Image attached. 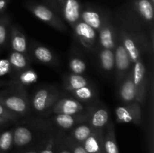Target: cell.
Listing matches in <instances>:
<instances>
[{"mask_svg":"<svg viewBox=\"0 0 154 153\" xmlns=\"http://www.w3.org/2000/svg\"><path fill=\"white\" fill-rule=\"evenodd\" d=\"M99 58L102 68L106 72H111L114 68V52L113 50L102 48L99 52Z\"/></svg>","mask_w":154,"mask_h":153,"instance_id":"23","label":"cell"},{"mask_svg":"<svg viewBox=\"0 0 154 153\" xmlns=\"http://www.w3.org/2000/svg\"><path fill=\"white\" fill-rule=\"evenodd\" d=\"M56 153H72L67 146L65 144L63 137H57L56 143Z\"/></svg>","mask_w":154,"mask_h":153,"instance_id":"35","label":"cell"},{"mask_svg":"<svg viewBox=\"0 0 154 153\" xmlns=\"http://www.w3.org/2000/svg\"><path fill=\"white\" fill-rule=\"evenodd\" d=\"M9 2H10V0H0V14L4 12V10L8 5Z\"/></svg>","mask_w":154,"mask_h":153,"instance_id":"36","label":"cell"},{"mask_svg":"<svg viewBox=\"0 0 154 153\" xmlns=\"http://www.w3.org/2000/svg\"><path fill=\"white\" fill-rule=\"evenodd\" d=\"M89 124L94 130H104L109 122V113L105 108H97L93 110L89 114Z\"/></svg>","mask_w":154,"mask_h":153,"instance_id":"15","label":"cell"},{"mask_svg":"<svg viewBox=\"0 0 154 153\" xmlns=\"http://www.w3.org/2000/svg\"><path fill=\"white\" fill-rule=\"evenodd\" d=\"M33 134L29 128L25 126H18L13 129V146L18 148L24 147L31 143Z\"/></svg>","mask_w":154,"mask_h":153,"instance_id":"19","label":"cell"},{"mask_svg":"<svg viewBox=\"0 0 154 153\" xmlns=\"http://www.w3.org/2000/svg\"><path fill=\"white\" fill-rule=\"evenodd\" d=\"M20 153H38V151L36 149H31V150H28V151L23 152H20Z\"/></svg>","mask_w":154,"mask_h":153,"instance_id":"38","label":"cell"},{"mask_svg":"<svg viewBox=\"0 0 154 153\" xmlns=\"http://www.w3.org/2000/svg\"><path fill=\"white\" fill-rule=\"evenodd\" d=\"M105 14L106 13L100 9L87 5L81 8L80 20L98 32L102 27Z\"/></svg>","mask_w":154,"mask_h":153,"instance_id":"11","label":"cell"},{"mask_svg":"<svg viewBox=\"0 0 154 153\" xmlns=\"http://www.w3.org/2000/svg\"><path fill=\"white\" fill-rule=\"evenodd\" d=\"M119 40L123 45L126 50L127 51L128 54H129L130 59L132 62L135 63V62L138 61L141 58V55H140V50L139 47L138 46V44L134 40L133 38L128 33L126 30L121 29L120 32V38Z\"/></svg>","mask_w":154,"mask_h":153,"instance_id":"13","label":"cell"},{"mask_svg":"<svg viewBox=\"0 0 154 153\" xmlns=\"http://www.w3.org/2000/svg\"><path fill=\"white\" fill-rule=\"evenodd\" d=\"M0 117L7 118V119H9L10 121L14 122L16 121V120L19 118L20 116H18L17 114L10 111L9 110H8L5 106H3L2 104H0Z\"/></svg>","mask_w":154,"mask_h":153,"instance_id":"33","label":"cell"},{"mask_svg":"<svg viewBox=\"0 0 154 153\" xmlns=\"http://www.w3.org/2000/svg\"><path fill=\"white\" fill-rule=\"evenodd\" d=\"M0 104L20 116L26 115L29 111V103L23 89L15 92L1 93Z\"/></svg>","mask_w":154,"mask_h":153,"instance_id":"3","label":"cell"},{"mask_svg":"<svg viewBox=\"0 0 154 153\" xmlns=\"http://www.w3.org/2000/svg\"><path fill=\"white\" fill-rule=\"evenodd\" d=\"M10 26V16L2 15L0 16V46H2L7 40L8 28Z\"/></svg>","mask_w":154,"mask_h":153,"instance_id":"29","label":"cell"},{"mask_svg":"<svg viewBox=\"0 0 154 153\" xmlns=\"http://www.w3.org/2000/svg\"><path fill=\"white\" fill-rule=\"evenodd\" d=\"M26 8L38 20L45 22L50 26L63 32L67 31V26L60 15L46 4L38 2H29L26 4Z\"/></svg>","mask_w":154,"mask_h":153,"instance_id":"1","label":"cell"},{"mask_svg":"<svg viewBox=\"0 0 154 153\" xmlns=\"http://www.w3.org/2000/svg\"><path fill=\"white\" fill-rule=\"evenodd\" d=\"M114 52L116 82L119 85L131 70L132 62L127 51L126 50L120 40L116 41Z\"/></svg>","mask_w":154,"mask_h":153,"instance_id":"5","label":"cell"},{"mask_svg":"<svg viewBox=\"0 0 154 153\" xmlns=\"http://www.w3.org/2000/svg\"><path fill=\"white\" fill-rule=\"evenodd\" d=\"M98 32H99V44L102 48L114 50L116 45L115 28L108 14H105L103 23Z\"/></svg>","mask_w":154,"mask_h":153,"instance_id":"10","label":"cell"},{"mask_svg":"<svg viewBox=\"0 0 154 153\" xmlns=\"http://www.w3.org/2000/svg\"><path fill=\"white\" fill-rule=\"evenodd\" d=\"M69 69L72 74H82L87 69V64L82 58L79 57H74L69 61Z\"/></svg>","mask_w":154,"mask_h":153,"instance_id":"30","label":"cell"},{"mask_svg":"<svg viewBox=\"0 0 154 153\" xmlns=\"http://www.w3.org/2000/svg\"><path fill=\"white\" fill-rule=\"evenodd\" d=\"M150 2H152V3H153H153H154V0H150Z\"/></svg>","mask_w":154,"mask_h":153,"instance_id":"40","label":"cell"},{"mask_svg":"<svg viewBox=\"0 0 154 153\" xmlns=\"http://www.w3.org/2000/svg\"><path fill=\"white\" fill-rule=\"evenodd\" d=\"M132 78L137 90L136 100L143 104L145 100L147 92V78H146V68L144 62L141 58L134 63L132 69Z\"/></svg>","mask_w":154,"mask_h":153,"instance_id":"7","label":"cell"},{"mask_svg":"<svg viewBox=\"0 0 154 153\" xmlns=\"http://www.w3.org/2000/svg\"><path fill=\"white\" fill-rule=\"evenodd\" d=\"M75 37L87 50L94 47L97 38V32L80 20L72 26Z\"/></svg>","mask_w":154,"mask_h":153,"instance_id":"8","label":"cell"},{"mask_svg":"<svg viewBox=\"0 0 154 153\" xmlns=\"http://www.w3.org/2000/svg\"><path fill=\"white\" fill-rule=\"evenodd\" d=\"M133 8L140 17L147 23L153 25L154 11L153 4L150 0H134Z\"/></svg>","mask_w":154,"mask_h":153,"instance_id":"16","label":"cell"},{"mask_svg":"<svg viewBox=\"0 0 154 153\" xmlns=\"http://www.w3.org/2000/svg\"><path fill=\"white\" fill-rule=\"evenodd\" d=\"M103 132L104 130H94L90 136L83 142V147L87 153H104L102 143Z\"/></svg>","mask_w":154,"mask_h":153,"instance_id":"18","label":"cell"},{"mask_svg":"<svg viewBox=\"0 0 154 153\" xmlns=\"http://www.w3.org/2000/svg\"><path fill=\"white\" fill-rule=\"evenodd\" d=\"M11 70L12 68L8 59H5V58L0 59V76H5L8 74L11 73Z\"/></svg>","mask_w":154,"mask_h":153,"instance_id":"34","label":"cell"},{"mask_svg":"<svg viewBox=\"0 0 154 153\" xmlns=\"http://www.w3.org/2000/svg\"><path fill=\"white\" fill-rule=\"evenodd\" d=\"M65 144L67 146L68 148L71 151L72 153H87L85 148L83 147L82 144L77 142L69 136H62Z\"/></svg>","mask_w":154,"mask_h":153,"instance_id":"31","label":"cell"},{"mask_svg":"<svg viewBox=\"0 0 154 153\" xmlns=\"http://www.w3.org/2000/svg\"><path fill=\"white\" fill-rule=\"evenodd\" d=\"M103 132V150L104 153H120L118 145L115 136V129L112 122H108Z\"/></svg>","mask_w":154,"mask_h":153,"instance_id":"17","label":"cell"},{"mask_svg":"<svg viewBox=\"0 0 154 153\" xmlns=\"http://www.w3.org/2000/svg\"><path fill=\"white\" fill-rule=\"evenodd\" d=\"M32 53L36 59L44 64H51L55 61L53 52L48 47L42 45H36L33 47Z\"/></svg>","mask_w":154,"mask_h":153,"instance_id":"25","label":"cell"},{"mask_svg":"<svg viewBox=\"0 0 154 153\" xmlns=\"http://www.w3.org/2000/svg\"><path fill=\"white\" fill-rule=\"evenodd\" d=\"M89 115L78 113L74 115H68V114H57L54 116V120L56 124L61 128L62 129L72 128L75 124H80L81 122L87 121L88 119Z\"/></svg>","mask_w":154,"mask_h":153,"instance_id":"14","label":"cell"},{"mask_svg":"<svg viewBox=\"0 0 154 153\" xmlns=\"http://www.w3.org/2000/svg\"><path fill=\"white\" fill-rule=\"evenodd\" d=\"M115 114L117 122L140 124L141 122V104L138 101H134L119 106L116 108Z\"/></svg>","mask_w":154,"mask_h":153,"instance_id":"6","label":"cell"},{"mask_svg":"<svg viewBox=\"0 0 154 153\" xmlns=\"http://www.w3.org/2000/svg\"><path fill=\"white\" fill-rule=\"evenodd\" d=\"M71 92L79 101L80 100H81V101H90L96 97V91L90 85L80 88L78 89L74 90Z\"/></svg>","mask_w":154,"mask_h":153,"instance_id":"26","label":"cell"},{"mask_svg":"<svg viewBox=\"0 0 154 153\" xmlns=\"http://www.w3.org/2000/svg\"><path fill=\"white\" fill-rule=\"evenodd\" d=\"M65 88L71 92L90 85L89 81L81 74H70L65 79Z\"/></svg>","mask_w":154,"mask_h":153,"instance_id":"21","label":"cell"},{"mask_svg":"<svg viewBox=\"0 0 154 153\" xmlns=\"http://www.w3.org/2000/svg\"><path fill=\"white\" fill-rule=\"evenodd\" d=\"M84 106L77 99L71 98H60L47 112L54 114H74L81 113L84 111Z\"/></svg>","mask_w":154,"mask_h":153,"instance_id":"9","label":"cell"},{"mask_svg":"<svg viewBox=\"0 0 154 153\" xmlns=\"http://www.w3.org/2000/svg\"><path fill=\"white\" fill-rule=\"evenodd\" d=\"M18 79L22 85L29 86L37 82L38 74L34 70L28 68L23 71L20 72Z\"/></svg>","mask_w":154,"mask_h":153,"instance_id":"28","label":"cell"},{"mask_svg":"<svg viewBox=\"0 0 154 153\" xmlns=\"http://www.w3.org/2000/svg\"><path fill=\"white\" fill-rule=\"evenodd\" d=\"M45 4L54 9L72 27L80 20L82 7L78 0H45Z\"/></svg>","mask_w":154,"mask_h":153,"instance_id":"2","label":"cell"},{"mask_svg":"<svg viewBox=\"0 0 154 153\" xmlns=\"http://www.w3.org/2000/svg\"><path fill=\"white\" fill-rule=\"evenodd\" d=\"M60 92L51 87L39 88L33 96L32 104L37 112H47L60 99Z\"/></svg>","mask_w":154,"mask_h":153,"instance_id":"4","label":"cell"},{"mask_svg":"<svg viewBox=\"0 0 154 153\" xmlns=\"http://www.w3.org/2000/svg\"><path fill=\"white\" fill-rule=\"evenodd\" d=\"M119 94L122 101L126 104L137 101V90L132 78V70L129 72L122 82L119 84Z\"/></svg>","mask_w":154,"mask_h":153,"instance_id":"12","label":"cell"},{"mask_svg":"<svg viewBox=\"0 0 154 153\" xmlns=\"http://www.w3.org/2000/svg\"><path fill=\"white\" fill-rule=\"evenodd\" d=\"M11 45L13 51L26 54L27 42L23 33L15 26L11 28Z\"/></svg>","mask_w":154,"mask_h":153,"instance_id":"20","label":"cell"},{"mask_svg":"<svg viewBox=\"0 0 154 153\" xmlns=\"http://www.w3.org/2000/svg\"><path fill=\"white\" fill-rule=\"evenodd\" d=\"M8 61L11 66L12 70L14 69L19 73L29 68V63L26 56L21 52L12 51L9 56Z\"/></svg>","mask_w":154,"mask_h":153,"instance_id":"22","label":"cell"},{"mask_svg":"<svg viewBox=\"0 0 154 153\" xmlns=\"http://www.w3.org/2000/svg\"><path fill=\"white\" fill-rule=\"evenodd\" d=\"M9 122H11V121H10L9 119H7V118H2V117H0V126L5 125V124H8Z\"/></svg>","mask_w":154,"mask_h":153,"instance_id":"37","label":"cell"},{"mask_svg":"<svg viewBox=\"0 0 154 153\" xmlns=\"http://www.w3.org/2000/svg\"><path fill=\"white\" fill-rule=\"evenodd\" d=\"M13 146V129L0 134V153H7Z\"/></svg>","mask_w":154,"mask_h":153,"instance_id":"27","label":"cell"},{"mask_svg":"<svg viewBox=\"0 0 154 153\" xmlns=\"http://www.w3.org/2000/svg\"><path fill=\"white\" fill-rule=\"evenodd\" d=\"M56 143L57 136L51 135L47 139L46 142L38 151V153H56Z\"/></svg>","mask_w":154,"mask_h":153,"instance_id":"32","label":"cell"},{"mask_svg":"<svg viewBox=\"0 0 154 153\" xmlns=\"http://www.w3.org/2000/svg\"><path fill=\"white\" fill-rule=\"evenodd\" d=\"M3 84H4V83H3V82H0V86L3 85Z\"/></svg>","mask_w":154,"mask_h":153,"instance_id":"39","label":"cell"},{"mask_svg":"<svg viewBox=\"0 0 154 153\" xmlns=\"http://www.w3.org/2000/svg\"><path fill=\"white\" fill-rule=\"evenodd\" d=\"M94 129L90 124H80L72 130L70 137L77 142L82 144L87 138L90 136Z\"/></svg>","mask_w":154,"mask_h":153,"instance_id":"24","label":"cell"}]
</instances>
